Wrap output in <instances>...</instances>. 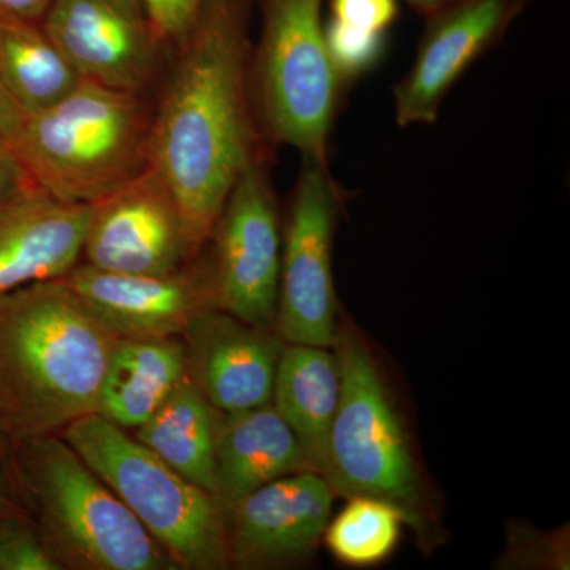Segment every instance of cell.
<instances>
[{
  "label": "cell",
  "instance_id": "obj_25",
  "mask_svg": "<svg viewBox=\"0 0 570 570\" xmlns=\"http://www.w3.org/2000/svg\"><path fill=\"white\" fill-rule=\"evenodd\" d=\"M0 570H62L26 510L18 509L0 528Z\"/></svg>",
  "mask_w": 570,
  "mask_h": 570
},
{
  "label": "cell",
  "instance_id": "obj_15",
  "mask_svg": "<svg viewBox=\"0 0 570 570\" xmlns=\"http://www.w3.org/2000/svg\"><path fill=\"white\" fill-rule=\"evenodd\" d=\"M181 337L189 377L217 411L230 414L272 403L285 346L276 328L250 325L209 307Z\"/></svg>",
  "mask_w": 570,
  "mask_h": 570
},
{
  "label": "cell",
  "instance_id": "obj_2",
  "mask_svg": "<svg viewBox=\"0 0 570 570\" xmlns=\"http://www.w3.org/2000/svg\"><path fill=\"white\" fill-rule=\"evenodd\" d=\"M118 337L61 279L0 299V411L13 444L94 414Z\"/></svg>",
  "mask_w": 570,
  "mask_h": 570
},
{
  "label": "cell",
  "instance_id": "obj_32",
  "mask_svg": "<svg viewBox=\"0 0 570 570\" xmlns=\"http://www.w3.org/2000/svg\"><path fill=\"white\" fill-rule=\"evenodd\" d=\"M11 448H13V442H11L6 422H3L2 411H0V461L3 463H9Z\"/></svg>",
  "mask_w": 570,
  "mask_h": 570
},
{
  "label": "cell",
  "instance_id": "obj_5",
  "mask_svg": "<svg viewBox=\"0 0 570 570\" xmlns=\"http://www.w3.org/2000/svg\"><path fill=\"white\" fill-rule=\"evenodd\" d=\"M151 124L141 94L82 80L24 119L17 157L45 194L91 205L148 167Z\"/></svg>",
  "mask_w": 570,
  "mask_h": 570
},
{
  "label": "cell",
  "instance_id": "obj_8",
  "mask_svg": "<svg viewBox=\"0 0 570 570\" xmlns=\"http://www.w3.org/2000/svg\"><path fill=\"white\" fill-rule=\"evenodd\" d=\"M344 195L328 165L303 159L281 249L276 332L284 343L332 348L340 325L333 246Z\"/></svg>",
  "mask_w": 570,
  "mask_h": 570
},
{
  "label": "cell",
  "instance_id": "obj_28",
  "mask_svg": "<svg viewBox=\"0 0 570 570\" xmlns=\"http://www.w3.org/2000/svg\"><path fill=\"white\" fill-rule=\"evenodd\" d=\"M43 193L21 160L0 145V208L28 195Z\"/></svg>",
  "mask_w": 570,
  "mask_h": 570
},
{
  "label": "cell",
  "instance_id": "obj_7",
  "mask_svg": "<svg viewBox=\"0 0 570 570\" xmlns=\"http://www.w3.org/2000/svg\"><path fill=\"white\" fill-rule=\"evenodd\" d=\"M262 32L253 48V92L266 140L326 164L341 96L325 43L324 0H255Z\"/></svg>",
  "mask_w": 570,
  "mask_h": 570
},
{
  "label": "cell",
  "instance_id": "obj_31",
  "mask_svg": "<svg viewBox=\"0 0 570 570\" xmlns=\"http://www.w3.org/2000/svg\"><path fill=\"white\" fill-rule=\"evenodd\" d=\"M411 9L417 11L420 17H423V20L426 18L433 17V14L439 13L448 7L455 3L456 0H404Z\"/></svg>",
  "mask_w": 570,
  "mask_h": 570
},
{
  "label": "cell",
  "instance_id": "obj_13",
  "mask_svg": "<svg viewBox=\"0 0 570 570\" xmlns=\"http://www.w3.org/2000/svg\"><path fill=\"white\" fill-rule=\"evenodd\" d=\"M528 0H456L433 17L407 73L393 89L397 126L438 121L442 104L464 71L497 47Z\"/></svg>",
  "mask_w": 570,
  "mask_h": 570
},
{
  "label": "cell",
  "instance_id": "obj_27",
  "mask_svg": "<svg viewBox=\"0 0 570 570\" xmlns=\"http://www.w3.org/2000/svg\"><path fill=\"white\" fill-rule=\"evenodd\" d=\"M397 11V0H330L332 20L367 32L389 33Z\"/></svg>",
  "mask_w": 570,
  "mask_h": 570
},
{
  "label": "cell",
  "instance_id": "obj_19",
  "mask_svg": "<svg viewBox=\"0 0 570 570\" xmlns=\"http://www.w3.org/2000/svg\"><path fill=\"white\" fill-rule=\"evenodd\" d=\"M340 395V365L333 348L285 343L272 404L294 431L311 469L322 475Z\"/></svg>",
  "mask_w": 570,
  "mask_h": 570
},
{
  "label": "cell",
  "instance_id": "obj_26",
  "mask_svg": "<svg viewBox=\"0 0 570 570\" xmlns=\"http://www.w3.org/2000/svg\"><path fill=\"white\" fill-rule=\"evenodd\" d=\"M200 0H140L142 13L160 45H176L189 31Z\"/></svg>",
  "mask_w": 570,
  "mask_h": 570
},
{
  "label": "cell",
  "instance_id": "obj_1",
  "mask_svg": "<svg viewBox=\"0 0 570 570\" xmlns=\"http://www.w3.org/2000/svg\"><path fill=\"white\" fill-rule=\"evenodd\" d=\"M255 0H200L153 116L149 163L204 253L225 200L250 165L268 160L253 92Z\"/></svg>",
  "mask_w": 570,
  "mask_h": 570
},
{
  "label": "cell",
  "instance_id": "obj_14",
  "mask_svg": "<svg viewBox=\"0 0 570 570\" xmlns=\"http://www.w3.org/2000/svg\"><path fill=\"white\" fill-rule=\"evenodd\" d=\"M41 28L81 80L134 94L153 80L160 43L132 0H55Z\"/></svg>",
  "mask_w": 570,
  "mask_h": 570
},
{
  "label": "cell",
  "instance_id": "obj_20",
  "mask_svg": "<svg viewBox=\"0 0 570 570\" xmlns=\"http://www.w3.org/2000/svg\"><path fill=\"white\" fill-rule=\"evenodd\" d=\"M220 414L193 379H184L134 438L184 479L216 497V438Z\"/></svg>",
  "mask_w": 570,
  "mask_h": 570
},
{
  "label": "cell",
  "instance_id": "obj_3",
  "mask_svg": "<svg viewBox=\"0 0 570 570\" xmlns=\"http://www.w3.org/2000/svg\"><path fill=\"white\" fill-rule=\"evenodd\" d=\"M332 348L340 365L341 395L324 475L336 497L393 505L419 546L433 551L444 540L438 501L387 376L366 337L344 314Z\"/></svg>",
  "mask_w": 570,
  "mask_h": 570
},
{
  "label": "cell",
  "instance_id": "obj_17",
  "mask_svg": "<svg viewBox=\"0 0 570 570\" xmlns=\"http://www.w3.org/2000/svg\"><path fill=\"white\" fill-rule=\"evenodd\" d=\"M307 469L302 444L272 403L220 414L216 498L224 509L273 480Z\"/></svg>",
  "mask_w": 570,
  "mask_h": 570
},
{
  "label": "cell",
  "instance_id": "obj_24",
  "mask_svg": "<svg viewBox=\"0 0 570 570\" xmlns=\"http://www.w3.org/2000/svg\"><path fill=\"white\" fill-rule=\"evenodd\" d=\"M502 569H569V530L543 534L531 528H510L509 547L499 560Z\"/></svg>",
  "mask_w": 570,
  "mask_h": 570
},
{
  "label": "cell",
  "instance_id": "obj_21",
  "mask_svg": "<svg viewBox=\"0 0 570 570\" xmlns=\"http://www.w3.org/2000/svg\"><path fill=\"white\" fill-rule=\"evenodd\" d=\"M0 77L24 119L59 102L82 81L39 22L2 14Z\"/></svg>",
  "mask_w": 570,
  "mask_h": 570
},
{
  "label": "cell",
  "instance_id": "obj_16",
  "mask_svg": "<svg viewBox=\"0 0 570 570\" xmlns=\"http://www.w3.org/2000/svg\"><path fill=\"white\" fill-rule=\"evenodd\" d=\"M89 205L45 193L0 208V299L26 285L61 279L81 262Z\"/></svg>",
  "mask_w": 570,
  "mask_h": 570
},
{
  "label": "cell",
  "instance_id": "obj_34",
  "mask_svg": "<svg viewBox=\"0 0 570 570\" xmlns=\"http://www.w3.org/2000/svg\"><path fill=\"white\" fill-rule=\"evenodd\" d=\"M132 2L138 3V6H140V0H132Z\"/></svg>",
  "mask_w": 570,
  "mask_h": 570
},
{
  "label": "cell",
  "instance_id": "obj_6",
  "mask_svg": "<svg viewBox=\"0 0 570 570\" xmlns=\"http://www.w3.org/2000/svg\"><path fill=\"white\" fill-rule=\"evenodd\" d=\"M59 436L107 483L178 569L232 568L227 517L213 493L168 466L129 431L97 414Z\"/></svg>",
  "mask_w": 570,
  "mask_h": 570
},
{
  "label": "cell",
  "instance_id": "obj_23",
  "mask_svg": "<svg viewBox=\"0 0 570 570\" xmlns=\"http://www.w3.org/2000/svg\"><path fill=\"white\" fill-rule=\"evenodd\" d=\"M325 43L330 59L344 88L376 69L387 52V33L367 32L343 22H325Z\"/></svg>",
  "mask_w": 570,
  "mask_h": 570
},
{
  "label": "cell",
  "instance_id": "obj_4",
  "mask_svg": "<svg viewBox=\"0 0 570 570\" xmlns=\"http://www.w3.org/2000/svg\"><path fill=\"white\" fill-rule=\"evenodd\" d=\"M9 464L26 513L62 569L178 570L59 434L17 442Z\"/></svg>",
  "mask_w": 570,
  "mask_h": 570
},
{
  "label": "cell",
  "instance_id": "obj_33",
  "mask_svg": "<svg viewBox=\"0 0 570 570\" xmlns=\"http://www.w3.org/2000/svg\"><path fill=\"white\" fill-rule=\"evenodd\" d=\"M18 508L14 502H11L9 498L3 497L2 493H0V528H2V524L6 523L7 520H9V517L13 515Z\"/></svg>",
  "mask_w": 570,
  "mask_h": 570
},
{
  "label": "cell",
  "instance_id": "obj_35",
  "mask_svg": "<svg viewBox=\"0 0 570 570\" xmlns=\"http://www.w3.org/2000/svg\"><path fill=\"white\" fill-rule=\"evenodd\" d=\"M528 2H531V0H528Z\"/></svg>",
  "mask_w": 570,
  "mask_h": 570
},
{
  "label": "cell",
  "instance_id": "obj_12",
  "mask_svg": "<svg viewBox=\"0 0 570 570\" xmlns=\"http://www.w3.org/2000/svg\"><path fill=\"white\" fill-rule=\"evenodd\" d=\"M336 494L321 472L273 480L225 509L232 568L275 570L305 564L324 542Z\"/></svg>",
  "mask_w": 570,
  "mask_h": 570
},
{
  "label": "cell",
  "instance_id": "obj_9",
  "mask_svg": "<svg viewBox=\"0 0 570 570\" xmlns=\"http://www.w3.org/2000/svg\"><path fill=\"white\" fill-rule=\"evenodd\" d=\"M209 242L216 307L276 328L283 228L268 160L250 165L236 181Z\"/></svg>",
  "mask_w": 570,
  "mask_h": 570
},
{
  "label": "cell",
  "instance_id": "obj_11",
  "mask_svg": "<svg viewBox=\"0 0 570 570\" xmlns=\"http://www.w3.org/2000/svg\"><path fill=\"white\" fill-rule=\"evenodd\" d=\"M204 253L167 275L104 272L80 262L61 281L118 340L181 337L198 314L216 307Z\"/></svg>",
  "mask_w": 570,
  "mask_h": 570
},
{
  "label": "cell",
  "instance_id": "obj_18",
  "mask_svg": "<svg viewBox=\"0 0 570 570\" xmlns=\"http://www.w3.org/2000/svg\"><path fill=\"white\" fill-rule=\"evenodd\" d=\"M187 376L183 337L118 340L94 414L135 431L163 407Z\"/></svg>",
  "mask_w": 570,
  "mask_h": 570
},
{
  "label": "cell",
  "instance_id": "obj_30",
  "mask_svg": "<svg viewBox=\"0 0 570 570\" xmlns=\"http://www.w3.org/2000/svg\"><path fill=\"white\" fill-rule=\"evenodd\" d=\"M52 2L55 0H0V14L41 24Z\"/></svg>",
  "mask_w": 570,
  "mask_h": 570
},
{
  "label": "cell",
  "instance_id": "obj_29",
  "mask_svg": "<svg viewBox=\"0 0 570 570\" xmlns=\"http://www.w3.org/2000/svg\"><path fill=\"white\" fill-rule=\"evenodd\" d=\"M22 126H24V115L0 77V145L9 148L14 156L20 145Z\"/></svg>",
  "mask_w": 570,
  "mask_h": 570
},
{
  "label": "cell",
  "instance_id": "obj_10",
  "mask_svg": "<svg viewBox=\"0 0 570 570\" xmlns=\"http://www.w3.org/2000/svg\"><path fill=\"white\" fill-rule=\"evenodd\" d=\"M197 257L170 190L149 167L89 205L82 264L127 275H167Z\"/></svg>",
  "mask_w": 570,
  "mask_h": 570
},
{
  "label": "cell",
  "instance_id": "obj_22",
  "mask_svg": "<svg viewBox=\"0 0 570 570\" xmlns=\"http://www.w3.org/2000/svg\"><path fill=\"white\" fill-rule=\"evenodd\" d=\"M404 524L403 517L387 502L351 498L328 521L324 540L330 553L352 568H370L387 560L395 551Z\"/></svg>",
  "mask_w": 570,
  "mask_h": 570
}]
</instances>
